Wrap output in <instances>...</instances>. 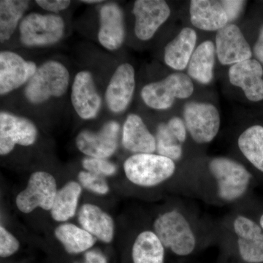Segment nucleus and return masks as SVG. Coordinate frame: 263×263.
<instances>
[{"label":"nucleus","instance_id":"31","mask_svg":"<svg viewBox=\"0 0 263 263\" xmlns=\"http://www.w3.org/2000/svg\"><path fill=\"white\" fill-rule=\"evenodd\" d=\"M85 171L103 176H112L117 174V167L107 159L87 157L82 161Z\"/></svg>","mask_w":263,"mask_h":263},{"label":"nucleus","instance_id":"1","mask_svg":"<svg viewBox=\"0 0 263 263\" xmlns=\"http://www.w3.org/2000/svg\"><path fill=\"white\" fill-rule=\"evenodd\" d=\"M155 233L164 248L179 256L193 253L196 238L187 219L176 210L157 216L154 222Z\"/></svg>","mask_w":263,"mask_h":263},{"label":"nucleus","instance_id":"28","mask_svg":"<svg viewBox=\"0 0 263 263\" xmlns=\"http://www.w3.org/2000/svg\"><path fill=\"white\" fill-rule=\"evenodd\" d=\"M238 145L249 162L263 172V127L254 125L246 129L238 138Z\"/></svg>","mask_w":263,"mask_h":263},{"label":"nucleus","instance_id":"6","mask_svg":"<svg viewBox=\"0 0 263 263\" xmlns=\"http://www.w3.org/2000/svg\"><path fill=\"white\" fill-rule=\"evenodd\" d=\"M20 40L29 47L53 45L60 41L65 31L63 18L56 14L29 13L19 26Z\"/></svg>","mask_w":263,"mask_h":263},{"label":"nucleus","instance_id":"27","mask_svg":"<svg viewBox=\"0 0 263 263\" xmlns=\"http://www.w3.org/2000/svg\"><path fill=\"white\" fill-rule=\"evenodd\" d=\"M29 4V1L23 0L0 1V41L2 43L6 42L13 35Z\"/></svg>","mask_w":263,"mask_h":263},{"label":"nucleus","instance_id":"8","mask_svg":"<svg viewBox=\"0 0 263 263\" xmlns=\"http://www.w3.org/2000/svg\"><path fill=\"white\" fill-rule=\"evenodd\" d=\"M183 118L186 129L197 143H210L220 127V117L215 106L210 103L190 102L186 104Z\"/></svg>","mask_w":263,"mask_h":263},{"label":"nucleus","instance_id":"18","mask_svg":"<svg viewBox=\"0 0 263 263\" xmlns=\"http://www.w3.org/2000/svg\"><path fill=\"white\" fill-rule=\"evenodd\" d=\"M100 18L99 42L110 51L119 49L125 39L124 14L120 7L115 3L103 5L100 9Z\"/></svg>","mask_w":263,"mask_h":263},{"label":"nucleus","instance_id":"37","mask_svg":"<svg viewBox=\"0 0 263 263\" xmlns=\"http://www.w3.org/2000/svg\"><path fill=\"white\" fill-rule=\"evenodd\" d=\"M254 52L257 58L263 63V27L259 33L258 40L254 45Z\"/></svg>","mask_w":263,"mask_h":263},{"label":"nucleus","instance_id":"4","mask_svg":"<svg viewBox=\"0 0 263 263\" xmlns=\"http://www.w3.org/2000/svg\"><path fill=\"white\" fill-rule=\"evenodd\" d=\"M209 170L217 183L218 196L224 201H235L248 190L252 176L239 162L227 157H216L211 161Z\"/></svg>","mask_w":263,"mask_h":263},{"label":"nucleus","instance_id":"30","mask_svg":"<svg viewBox=\"0 0 263 263\" xmlns=\"http://www.w3.org/2000/svg\"><path fill=\"white\" fill-rule=\"evenodd\" d=\"M78 179L81 186L91 193L105 195L110 191L108 183L103 176L83 171L79 173Z\"/></svg>","mask_w":263,"mask_h":263},{"label":"nucleus","instance_id":"38","mask_svg":"<svg viewBox=\"0 0 263 263\" xmlns=\"http://www.w3.org/2000/svg\"><path fill=\"white\" fill-rule=\"evenodd\" d=\"M82 3H86V4H95V3H102L101 0H84V1H82Z\"/></svg>","mask_w":263,"mask_h":263},{"label":"nucleus","instance_id":"12","mask_svg":"<svg viewBox=\"0 0 263 263\" xmlns=\"http://www.w3.org/2000/svg\"><path fill=\"white\" fill-rule=\"evenodd\" d=\"M33 62L9 51L0 53V94L4 95L29 81L37 71Z\"/></svg>","mask_w":263,"mask_h":263},{"label":"nucleus","instance_id":"23","mask_svg":"<svg viewBox=\"0 0 263 263\" xmlns=\"http://www.w3.org/2000/svg\"><path fill=\"white\" fill-rule=\"evenodd\" d=\"M215 53V47L212 41L202 43L195 50L189 62V76L200 84H209L214 77Z\"/></svg>","mask_w":263,"mask_h":263},{"label":"nucleus","instance_id":"19","mask_svg":"<svg viewBox=\"0 0 263 263\" xmlns=\"http://www.w3.org/2000/svg\"><path fill=\"white\" fill-rule=\"evenodd\" d=\"M190 13L192 24L201 30L218 32L229 23L221 1L193 0Z\"/></svg>","mask_w":263,"mask_h":263},{"label":"nucleus","instance_id":"33","mask_svg":"<svg viewBox=\"0 0 263 263\" xmlns=\"http://www.w3.org/2000/svg\"><path fill=\"white\" fill-rule=\"evenodd\" d=\"M167 124L170 130L177 138L180 143H183L186 141L187 129L182 119L179 117L172 118Z\"/></svg>","mask_w":263,"mask_h":263},{"label":"nucleus","instance_id":"25","mask_svg":"<svg viewBox=\"0 0 263 263\" xmlns=\"http://www.w3.org/2000/svg\"><path fill=\"white\" fill-rule=\"evenodd\" d=\"M54 235L69 254L87 252L96 241V238L89 232L71 223H64L57 227L54 230Z\"/></svg>","mask_w":263,"mask_h":263},{"label":"nucleus","instance_id":"29","mask_svg":"<svg viewBox=\"0 0 263 263\" xmlns=\"http://www.w3.org/2000/svg\"><path fill=\"white\" fill-rule=\"evenodd\" d=\"M157 152L158 155L173 161L179 160L182 157V143L170 130L167 124H160L156 134Z\"/></svg>","mask_w":263,"mask_h":263},{"label":"nucleus","instance_id":"15","mask_svg":"<svg viewBox=\"0 0 263 263\" xmlns=\"http://www.w3.org/2000/svg\"><path fill=\"white\" fill-rule=\"evenodd\" d=\"M71 100L76 113L81 119L88 120L98 116L102 100L97 91L92 76L88 71H81L76 76Z\"/></svg>","mask_w":263,"mask_h":263},{"label":"nucleus","instance_id":"2","mask_svg":"<svg viewBox=\"0 0 263 263\" xmlns=\"http://www.w3.org/2000/svg\"><path fill=\"white\" fill-rule=\"evenodd\" d=\"M129 181L143 187L157 186L169 179L176 171L174 161L154 154H136L124 163Z\"/></svg>","mask_w":263,"mask_h":263},{"label":"nucleus","instance_id":"9","mask_svg":"<svg viewBox=\"0 0 263 263\" xmlns=\"http://www.w3.org/2000/svg\"><path fill=\"white\" fill-rule=\"evenodd\" d=\"M37 138V129L30 120L8 112L0 114V155L10 154L15 145L29 146Z\"/></svg>","mask_w":263,"mask_h":263},{"label":"nucleus","instance_id":"20","mask_svg":"<svg viewBox=\"0 0 263 263\" xmlns=\"http://www.w3.org/2000/svg\"><path fill=\"white\" fill-rule=\"evenodd\" d=\"M122 144L129 152L153 154L157 151L155 137L150 133L139 116L131 114L126 119L122 130Z\"/></svg>","mask_w":263,"mask_h":263},{"label":"nucleus","instance_id":"36","mask_svg":"<svg viewBox=\"0 0 263 263\" xmlns=\"http://www.w3.org/2000/svg\"><path fill=\"white\" fill-rule=\"evenodd\" d=\"M75 263H108V261L100 250L91 249L86 252L83 262Z\"/></svg>","mask_w":263,"mask_h":263},{"label":"nucleus","instance_id":"24","mask_svg":"<svg viewBox=\"0 0 263 263\" xmlns=\"http://www.w3.org/2000/svg\"><path fill=\"white\" fill-rule=\"evenodd\" d=\"M82 193L80 183L70 181L57 192L51 210V217L55 221L65 222L76 215Z\"/></svg>","mask_w":263,"mask_h":263},{"label":"nucleus","instance_id":"16","mask_svg":"<svg viewBox=\"0 0 263 263\" xmlns=\"http://www.w3.org/2000/svg\"><path fill=\"white\" fill-rule=\"evenodd\" d=\"M136 87L135 70L128 63L122 64L116 70L107 87L105 100L108 108L121 113L130 103Z\"/></svg>","mask_w":263,"mask_h":263},{"label":"nucleus","instance_id":"22","mask_svg":"<svg viewBox=\"0 0 263 263\" xmlns=\"http://www.w3.org/2000/svg\"><path fill=\"white\" fill-rule=\"evenodd\" d=\"M197 34L190 27L183 28L179 34L166 46L164 62L171 68L183 70L188 67L189 62L196 45Z\"/></svg>","mask_w":263,"mask_h":263},{"label":"nucleus","instance_id":"13","mask_svg":"<svg viewBox=\"0 0 263 263\" xmlns=\"http://www.w3.org/2000/svg\"><path fill=\"white\" fill-rule=\"evenodd\" d=\"M216 51L219 62L224 65H233L250 60L252 56L249 43L235 24H228L218 31Z\"/></svg>","mask_w":263,"mask_h":263},{"label":"nucleus","instance_id":"14","mask_svg":"<svg viewBox=\"0 0 263 263\" xmlns=\"http://www.w3.org/2000/svg\"><path fill=\"white\" fill-rule=\"evenodd\" d=\"M238 238L240 257L247 263L263 262V229L245 216H238L233 222Z\"/></svg>","mask_w":263,"mask_h":263},{"label":"nucleus","instance_id":"10","mask_svg":"<svg viewBox=\"0 0 263 263\" xmlns=\"http://www.w3.org/2000/svg\"><path fill=\"white\" fill-rule=\"evenodd\" d=\"M120 126L110 121L98 132L81 131L76 137L77 148L85 155L95 158L108 159L117 149Z\"/></svg>","mask_w":263,"mask_h":263},{"label":"nucleus","instance_id":"3","mask_svg":"<svg viewBox=\"0 0 263 263\" xmlns=\"http://www.w3.org/2000/svg\"><path fill=\"white\" fill-rule=\"evenodd\" d=\"M70 82V74L60 62L48 61L40 66L25 88V96L32 104L62 96Z\"/></svg>","mask_w":263,"mask_h":263},{"label":"nucleus","instance_id":"11","mask_svg":"<svg viewBox=\"0 0 263 263\" xmlns=\"http://www.w3.org/2000/svg\"><path fill=\"white\" fill-rule=\"evenodd\" d=\"M136 16L135 33L141 41H148L169 18L171 9L163 0H138L133 10Z\"/></svg>","mask_w":263,"mask_h":263},{"label":"nucleus","instance_id":"34","mask_svg":"<svg viewBox=\"0 0 263 263\" xmlns=\"http://www.w3.org/2000/svg\"><path fill=\"white\" fill-rule=\"evenodd\" d=\"M221 2L226 10L229 22H233L239 16L246 3L245 1H238V0H224Z\"/></svg>","mask_w":263,"mask_h":263},{"label":"nucleus","instance_id":"32","mask_svg":"<svg viewBox=\"0 0 263 263\" xmlns=\"http://www.w3.org/2000/svg\"><path fill=\"white\" fill-rule=\"evenodd\" d=\"M20 243L4 226L0 227V256L3 258L9 257L18 252Z\"/></svg>","mask_w":263,"mask_h":263},{"label":"nucleus","instance_id":"7","mask_svg":"<svg viewBox=\"0 0 263 263\" xmlns=\"http://www.w3.org/2000/svg\"><path fill=\"white\" fill-rule=\"evenodd\" d=\"M57 192L55 178L49 173L37 171L31 175L27 187L17 195L15 204L24 214H29L37 208L51 211Z\"/></svg>","mask_w":263,"mask_h":263},{"label":"nucleus","instance_id":"39","mask_svg":"<svg viewBox=\"0 0 263 263\" xmlns=\"http://www.w3.org/2000/svg\"><path fill=\"white\" fill-rule=\"evenodd\" d=\"M259 226H260L261 228L263 229V214L261 216L260 220H259Z\"/></svg>","mask_w":263,"mask_h":263},{"label":"nucleus","instance_id":"5","mask_svg":"<svg viewBox=\"0 0 263 263\" xmlns=\"http://www.w3.org/2000/svg\"><path fill=\"white\" fill-rule=\"evenodd\" d=\"M194 91L190 78L183 73H173L163 80L146 85L141 91L144 103L156 110H167L176 99L190 98Z\"/></svg>","mask_w":263,"mask_h":263},{"label":"nucleus","instance_id":"21","mask_svg":"<svg viewBox=\"0 0 263 263\" xmlns=\"http://www.w3.org/2000/svg\"><path fill=\"white\" fill-rule=\"evenodd\" d=\"M81 228L105 243L112 241L115 231L113 218L94 204H84L78 214Z\"/></svg>","mask_w":263,"mask_h":263},{"label":"nucleus","instance_id":"17","mask_svg":"<svg viewBox=\"0 0 263 263\" xmlns=\"http://www.w3.org/2000/svg\"><path fill=\"white\" fill-rule=\"evenodd\" d=\"M263 70L255 60H248L232 65L229 70L230 83L241 88L248 100H263Z\"/></svg>","mask_w":263,"mask_h":263},{"label":"nucleus","instance_id":"35","mask_svg":"<svg viewBox=\"0 0 263 263\" xmlns=\"http://www.w3.org/2000/svg\"><path fill=\"white\" fill-rule=\"evenodd\" d=\"M36 3L43 9L58 13L67 9L70 6L71 2L67 0H37Z\"/></svg>","mask_w":263,"mask_h":263},{"label":"nucleus","instance_id":"26","mask_svg":"<svg viewBox=\"0 0 263 263\" xmlns=\"http://www.w3.org/2000/svg\"><path fill=\"white\" fill-rule=\"evenodd\" d=\"M132 257L133 263H164V247L155 232L146 230L137 236Z\"/></svg>","mask_w":263,"mask_h":263}]
</instances>
